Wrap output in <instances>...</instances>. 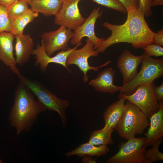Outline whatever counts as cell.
Listing matches in <instances>:
<instances>
[{
  "label": "cell",
  "instance_id": "cell-1",
  "mask_svg": "<svg viewBox=\"0 0 163 163\" xmlns=\"http://www.w3.org/2000/svg\"><path fill=\"white\" fill-rule=\"evenodd\" d=\"M127 17L125 22L116 25L106 21L103 26L111 31L110 37L102 41L97 50L99 53L115 44L126 43L132 47L143 49L149 44L154 43L155 33L149 27L145 17L139 8L127 10Z\"/></svg>",
  "mask_w": 163,
  "mask_h": 163
},
{
  "label": "cell",
  "instance_id": "cell-2",
  "mask_svg": "<svg viewBox=\"0 0 163 163\" xmlns=\"http://www.w3.org/2000/svg\"><path fill=\"white\" fill-rule=\"evenodd\" d=\"M47 110L38 100L34 99L30 90L20 82L15 92L14 103L9 114L11 125L18 136L23 132L30 131L38 115Z\"/></svg>",
  "mask_w": 163,
  "mask_h": 163
},
{
  "label": "cell",
  "instance_id": "cell-3",
  "mask_svg": "<svg viewBox=\"0 0 163 163\" xmlns=\"http://www.w3.org/2000/svg\"><path fill=\"white\" fill-rule=\"evenodd\" d=\"M126 101L124 111L115 130L120 137L128 140L143 133L149 122L148 118L137 106Z\"/></svg>",
  "mask_w": 163,
  "mask_h": 163
},
{
  "label": "cell",
  "instance_id": "cell-4",
  "mask_svg": "<svg viewBox=\"0 0 163 163\" xmlns=\"http://www.w3.org/2000/svg\"><path fill=\"white\" fill-rule=\"evenodd\" d=\"M19 78L20 82L33 93L47 110L58 113L62 126L65 128L67 123L66 110L69 104V101L57 97L39 82L29 79L22 75Z\"/></svg>",
  "mask_w": 163,
  "mask_h": 163
},
{
  "label": "cell",
  "instance_id": "cell-5",
  "mask_svg": "<svg viewBox=\"0 0 163 163\" xmlns=\"http://www.w3.org/2000/svg\"><path fill=\"white\" fill-rule=\"evenodd\" d=\"M142 63L140 70L132 81L123 85L119 95H130L139 86L151 83L163 76V58L156 59L146 54Z\"/></svg>",
  "mask_w": 163,
  "mask_h": 163
},
{
  "label": "cell",
  "instance_id": "cell-6",
  "mask_svg": "<svg viewBox=\"0 0 163 163\" xmlns=\"http://www.w3.org/2000/svg\"><path fill=\"white\" fill-rule=\"evenodd\" d=\"M145 137L129 139L122 142L118 147L119 151L107 159V163H149L145 157L144 146Z\"/></svg>",
  "mask_w": 163,
  "mask_h": 163
},
{
  "label": "cell",
  "instance_id": "cell-7",
  "mask_svg": "<svg viewBox=\"0 0 163 163\" xmlns=\"http://www.w3.org/2000/svg\"><path fill=\"white\" fill-rule=\"evenodd\" d=\"M155 82L140 85L129 95H119L133 103L149 118L159 109V104L155 93Z\"/></svg>",
  "mask_w": 163,
  "mask_h": 163
},
{
  "label": "cell",
  "instance_id": "cell-8",
  "mask_svg": "<svg viewBox=\"0 0 163 163\" xmlns=\"http://www.w3.org/2000/svg\"><path fill=\"white\" fill-rule=\"evenodd\" d=\"M86 41V44L82 48L72 51L68 56L66 62L67 66L75 65L78 67L83 73V80L85 83L88 79L87 73L89 71L92 70L97 72L99 68L108 65L111 62L110 60L97 67L90 66L88 61V58L92 56H97L99 52L97 50H94V45L88 38L87 39Z\"/></svg>",
  "mask_w": 163,
  "mask_h": 163
},
{
  "label": "cell",
  "instance_id": "cell-9",
  "mask_svg": "<svg viewBox=\"0 0 163 163\" xmlns=\"http://www.w3.org/2000/svg\"><path fill=\"white\" fill-rule=\"evenodd\" d=\"M81 0L62 2L60 10L55 16L54 23L71 30H75L81 25L86 19L82 16L78 8V3Z\"/></svg>",
  "mask_w": 163,
  "mask_h": 163
},
{
  "label": "cell",
  "instance_id": "cell-10",
  "mask_svg": "<svg viewBox=\"0 0 163 163\" xmlns=\"http://www.w3.org/2000/svg\"><path fill=\"white\" fill-rule=\"evenodd\" d=\"M100 7L95 8L85 21L74 30V37L70 41L72 45H76L81 43L83 38L87 37L94 44V50L98 49L101 42L105 39L97 37L94 32L95 24L97 20L101 18L103 13L102 11H100Z\"/></svg>",
  "mask_w": 163,
  "mask_h": 163
},
{
  "label": "cell",
  "instance_id": "cell-11",
  "mask_svg": "<svg viewBox=\"0 0 163 163\" xmlns=\"http://www.w3.org/2000/svg\"><path fill=\"white\" fill-rule=\"evenodd\" d=\"M74 36L72 30L64 26H60L57 30L43 33L41 35L44 42L47 55L51 56L56 51L65 50L68 48V43Z\"/></svg>",
  "mask_w": 163,
  "mask_h": 163
},
{
  "label": "cell",
  "instance_id": "cell-12",
  "mask_svg": "<svg viewBox=\"0 0 163 163\" xmlns=\"http://www.w3.org/2000/svg\"><path fill=\"white\" fill-rule=\"evenodd\" d=\"M82 42L76 45L74 48L68 47L65 50H62L53 57L49 56L46 54L43 41L42 40L41 43L37 44L36 48L34 50L32 55L35 56L36 60L35 64L39 66L40 70L42 72H45L49 63H54L58 64L64 66L71 73L72 71L68 68L66 62L69 55L74 50L82 45Z\"/></svg>",
  "mask_w": 163,
  "mask_h": 163
},
{
  "label": "cell",
  "instance_id": "cell-13",
  "mask_svg": "<svg viewBox=\"0 0 163 163\" xmlns=\"http://www.w3.org/2000/svg\"><path fill=\"white\" fill-rule=\"evenodd\" d=\"M146 55L144 52L139 56L132 54L128 50H124L119 56L117 66L123 78V85L132 81L136 76L139 65L142 63Z\"/></svg>",
  "mask_w": 163,
  "mask_h": 163
},
{
  "label": "cell",
  "instance_id": "cell-14",
  "mask_svg": "<svg viewBox=\"0 0 163 163\" xmlns=\"http://www.w3.org/2000/svg\"><path fill=\"white\" fill-rule=\"evenodd\" d=\"M15 36L10 32H0V60L18 77L22 75L16 66L13 54V42Z\"/></svg>",
  "mask_w": 163,
  "mask_h": 163
},
{
  "label": "cell",
  "instance_id": "cell-15",
  "mask_svg": "<svg viewBox=\"0 0 163 163\" xmlns=\"http://www.w3.org/2000/svg\"><path fill=\"white\" fill-rule=\"evenodd\" d=\"M115 74V71L111 67L106 68L99 72L97 78L91 80L88 84L97 91L113 95L122 88V86H116L114 84Z\"/></svg>",
  "mask_w": 163,
  "mask_h": 163
},
{
  "label": "cell",
  "instance_id": "cell-16",
  "mask_svg": "<svg viewBox=\"0 0 163 163\" xmlns=\"http://www.w3.org/2000/svg\"><path fill=\"white\" fill-rule=\"evenodd\" d=\"M159 109L149 118L150 127L144 134L146 136L144 146L146 148L152 146L156 142L163 136V104L159 101Z\"/></svg>",
  "mask_w": 163,
  "mask_h": 163
},
{
  "label": "cell",
  "instance_id": "cell-17",
  "mask_svg": "<svg viewBox=\"0 0 163 163\" xmlns=\"http://www.w3.org/2000/svg\"><path fill=\"white\" fill-rule=\"evenodd\" d=\"M15 38L16 62L17 64L22 66L29 61L32 54L34 46L33 40L28 34L16 36Z\"/></svg>",
  "mask_w": 163,
  "mask_h": 163
},
{
  "label": "cell",
  "instance_id": "cell-18",
  "mask_svg": "<svg viewBox=\"0 0 163 163\" xmlns=\"http://www.w3.org/2000/svg\"><path fill=\"white\" fill-rule=\"evenodd\" d=\"M126 99L121 97L110 104L104 112L103 117L106 129H114L125 110Z\"/></svg>",
  "mask_w": 163,
  "mask_h": 163
},
{
  "label": "cell",
  "instance_id": "cell-19",
  "mask_svg": "<svg viewBox=\"0 0 163 163\" xmlns=\"http://www.w3.org/2000/svg\"><path fill=\"white\" fill-rule=\"evenodd\" d=\"M110 151L107 145H94L88 142L82 144L74 149L65 153L66 156L69 157L76 155L80 157L88 155L91 156L100 157L106 155Z\"/></svg>",
  "mask_w": 163,
  "mask_h": 163
},
{
  "label": "cell",
  "instance_id": "cell-20",
  "mask_svg": "<svg viewBox=\"0 0 163 163\" xmlns=\"http://www.w3.org/2000/svg\"><path fill=\"white\" fill-rule=\"evenodd\" d=\"M62 3V0H33L29 5L33 12L40 13L48 17L56 15Z\"/></svg>",
  "mask_w": 163,
  "mask_h": 163
},
{
  "label": "cell",
  "instance_id": "cell-21",
  "mask_svg": "<svg viewBox=\"0 0 163 163\" xmlns=\"http://www.w3.org/2000/svg\"><path fill=\"white\" fill-rule=\"evenodd\" d=\"M38 15L39 13L34 12L31 8H29L25 13L12 21L10 32L15 36L23 34L26 25Z\"/></svg>",
  "mask_w": 163,
  "mask_h": 163
},
{
  "label": "cell",
  "instance_id": "cell-22",
  "mask_svg": "<svg viewBox=\"0 0 163 163\" xmlns=\"http://www.w3.org/2000/svg\"><path fill=\"white\" fill-rule=\"evenodd\" d=\"M114 130L104 127L101 129L94 130L91 133L88 142L96 146L113 145L114 142L112 134Z\"/></svg>",
  "mask_w": 163,
  "mask_h": 163
},
{
  "label": "cell",
  "instance_id": "cell-23",
  "mask_svg": "<svg viewBox=\"0 0 163 163\" xmlns=\"http://www.w3.org/2000/svg\"><path fill=\"white\" fill-rule=\"evenodd\" d=\"M28 4L23 0H18L8 8L9 19L12 21L25 13L29 9Z\"/></svg>",
  "mask_w": 163,
  "mask_h": 163
},
{
  "label": "cell",
  "instance_id": "cell-24",
  "mask_svg": "<svg viewBox=\"0 0 163 163\" xmlns=\"http://www.w3.org/2000/svg\"><path fill=\"white\" fill-rule=\"evenodd\" d=\"M163 137L158 139L151 149L145 150V157L149 163L163 160V154L159 150L160 145L162 143Z\"/></svg>",
  "mask_w": 163,
  "mask_h": 163
},
{
  "label": "cell",
  "instance_id": "cell-25",
  "mask_svg": "<svg viewBox=\"0 0 163 163\" xmlns=\"http://www.w3.org/2000/svg\"><path fill=\"white\" fill-rule=\"evenodd\" d=\"M98 4L109 8L123 13H126L127 11L119 0H91Z\"/></svg>",
  "mask_w": 163,
  "mask_h": 163
},
{
  "label": "cell",
  "instance_id": "cell-26",
  "mask_svg": "<svg viewBox=\"0 0 163 163\" xmlns=\"http://www.w3.org/2000/svg\"><path fill=\"white\" fill-rule=\"evenodd\" d=\"M8 8L0 5V32H10L12 21L8 14Z\"/></svg>",
  "mask_w": 163,
  "mask_h": 163
},
{
  "label": "cell",
  "instance_id": "cell-27",
  "mask_svg": "<svg viewBox=\"0 0 163 163\" xmlns=\"http://www.w3.org/2000/svg\"><path fill=\"white\" fill-rule=\"evenodd\" d=\"M143 49L145 52L149 56H154L155 57L163 56V48L157 44L153 43L148 45Z\"/></svg>",
  "mask_w": 163,
  "mask_h": 163
},
{
  "label": "cell",
  "instance_id": "cell-28",
  "mask_svg": "<svg viewBox=\"0 0 163 163\" xmlns=\"http://www.w3.org/2000/svg\"><path fill=\"white\" fill-rule=\"evenodd\" d=\"M151 0H139V9L143 13L144 16L149 18L151 16L152 11L151 9Z\"/></svg>",
  "mask_w": 163,
  "mask_h": 163
},
{
  "label": "cell",
  "instance_id": "cell-29",
  "mask_svg": "<svg viewBox=\"0 0 163 163\" xmlns=\"http://www.w3.org/2000/svg\"><path fill=\"white\" fill-rule=\"evenodd\" d=\"M127 11L133 8H139V0H119Z\"/></svg>",
  "mask_w": 163,
  "mask_h": 163
},
{
  "label": "cell",
  "instance_id": "cell-30",
  "mask_svg": "<svg viewBox=\"0 0 163 163\" xmlns=\"http://www.w3.org/2000/svg\"><path fill=\"white\" fill-rule=\"evenodd\" d=\"M154 41L156 44L160 45L163 46V30L158 31L157 33H155L154 36Z\"/></svg>",
  "mask_w": 163,
  "mask_h": 163
},
{
  "label": "cell",
  "instance_id": "cell-31",
  "mask_svg": "<svg viewBox=\"0 0 163 163\" xmlns=\"http://www.w3.org/2000/svg\"><path fill=\"white\" fill-rule=\"evenodd\" d=\"M155 93L158 101H163V82L158 86H155Z\"/></svg>",
  "mask_w": 163,
  "mask_h": 163
},
{
  "label": "cell",
  "instance_id": "cell-32",
  "mask_svg": "<svg viewBox=\"0 0 163 163\" xmlns=\"http://www.w3.org/2000/svg\"><path fill=\"white\" fill-rule=\"evenodd\" d=\"M18 0H0V5L9 8Z\"/></svg>",
  "mask_w": 163,
  "mask_h": 163
},
{
  "label": "cell",
  "instance_id": "cell-33",
  "mask_svg": "<svg viewBox=\"0 0 163 163\" xmlns=\"http://www.w3.org/2000/svg\"><path fill=\"white\" fill-rule=\"evenodd\" d=\"M82 162L84 163H97L95 160L91 157V156L86 155L83 156L82 158Z\"/></svg>",
  "mask_w": 163,
  "mask_h": 163
},
{
  "label": "cell",
  "instance_id": "cell-34",
  "mask_svg": "<svg viewBox=\"0 0 163 163\" xmlns=\"http://www.w3.org/2000/svg\"><path fill=\"white\" fill-rule=\"evenodd\" d=\"M163 0H151V7L163 5Z\"/></svg>",
  "mask_w": 163,
  "mask_h": 163
},
{
  "label": "cell",
  "instance_id": "cell-35",
  "mask_svg": "<svg viewBox=\"0 0 163 163\" xmlns=\"http://www.w3.org/2000/svg\"><path fill=\"white\" fill-rule=\"evenodd\" d=\"M26 3H27L28 4H30V2L33 0H23Z\"/></svg>",
  "mask_w": 163,
  "mask_h": 163
},
{
  "label": "cell",
  "instance_id": "cell-36",
  "mask_svg": "<svg viewBox=\"0 0 163 163\" xmlns=\"http://www.w3.org/2000/svg\"><path fill=\"white\" fill-rule=\"evenodd\" d=\"M3 163L2 161L0 159V163Z\"/></svg>",
  "mask_w": 163,
  "mask_h": 163
},
{
  "label": "cell",
  "instance_id": "cell-37",
  "mask_svg": "<svg viewBox=\"0 0 163 163\" xmlns=\"http://www.w3.org/2000/svg\"><path fill=\"white\" fill-rule=\"evenodd\" d=\"M62 0V2L64 1H66V0Z\"/></svg>",
  "mask_w": 163,
  "mask_h": 163
}]
</instances>
